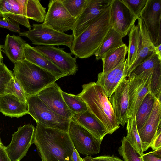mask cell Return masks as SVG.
Returning a JSON list of instances; mask_svg holds the SVG:
<instances>
[{
    "label": "cell",
    "instance_id": "ba28073f",
    "mask_svg": "<svg viewBox=\"0 0 161 161\" xmlns=\"http://www.w3.org/2000/svg\"><path fill=\"white\" fill-rule=\"evenodd\" d=\"M68 133L74 147L81 154L91 156L99 153L101 143L89 131L71 119Z\"/></svg>",
    "mask_w": 161,
    "mask_h": 161
},
{
    "label": "cell",
    "instance_id": "52a82bcc",
    "mask_svg": "<svg viewBox=\"0 0 161 161\" xmlns=\"http://www.w3.org/2000/svg\"><path fill=\"white\" fill-rule=\"evenodd\" d=\"M160 66L161 65H159L151 71L137 75L131 74L128 77V118L136 116L143 99L150 92V83L153 72Z\"/></svg>",
    "mask_w": 161,
    "mask_h": 161
},
{
    "label": "cell",
    "instance_id": "d4e9b609",
    "mask_svg": "<svg viewBox=\"0 0 161 161\" xmlns=\"http://www.w3.org/2000/svg\"><path fill=\"white\" fill-rule=\"evenodd\" d=\"M122 38L119 33L111 27L95 54L96 60L101 59L108 52L123 45Z\"/></svg>",
    "mask_w": 161,
    "mask_h": 161
},
{
    "label": "cell",
    "instance_id": "8d00e7d4",
    "mask_svg": "<svg viewBox=\"0 0 161 161\" xmlns=\"http://www.w3.org/2000/svg\"><path fill=\"white\" fill-rule=\"evenodd\" d=\"M0 27L16 33L21 32L19 24L5 15L0 14Z\"/></svg>",
    "mask_w": 161,
    "mask_h": 161
},
{
    "label": "cell",
    "instance_id": "ab89813d",
    "mask_svg": "<svg viewBox=\"0 0 161 161\" xmlns=\"http://www.w3.org/2000/svg\"><path fill=\"white\" fill-rule=\"evenodd\" d=\"M142 161H161V158L153 154L150 152L140 156Z\"/></svg>",
    "mask_w": 161,
    "mask_h": 161
},
{
    "label": "cell",
    "instance_id": "f1b7e54d",
    "mask_svg": "<svg viewBox=\"0 0 161 161\" xmlns=\"http://www.w3.org/2000/svg\"><path fill=\"white\" fill-rule=\"evenodd\" d=\"M136 116L129 118L127 121L126 139L138 154L141 156L143 154L142 147L137 129Z\"/></svg>",
    "mask_w": 161,
    "mask_h": 161
},
{
    "label": "cell",
    "instance_id": "7402d4cb",
    "mask_svg": "<svg viewBox=\"0 0 161 161\" xmlns=\"http://www.w3.org/2000/svg\"><path fill=\"white\" fill-rule=\"evenodd\" d=\"M24 53L25 59L50 72L59 79L67 76L48 58L28 43L25 45Z\"/></svg>",
    "mask_w": 161,
    "mask_h": 161
},
{
    "label": "cell",
    "instance_id": "4316f807",
    "mask_svg": "<svg viewBox=\"0 0 161 161\" xmlns=\"http://www.w3.org/2000/svg\"><path fill=\"white\" fill-rule=\"evenodd\" d=\"M128 36L129 45L127 58L128 70L136 59L139 47L140 35L137 25H133L128 34Z\"/></svg>",
    "mask_w": 161,
    "mask_h": 161
},
{
    "label": "cell",
    "instance_id": "d6a6232c",
    "mask_svg": "<svg viewBox=\"0 0 161 161\" xmlns=\"http://www.w3.org/2000/svg\"><path fill=\"white\" fill-rule=\"evenodd\" d=\"M70 14L76 19L86 7L89 0H61Z\"/></svg>",
    "mask_w": 161,
    "mask_h": 161
},
{
    "label": "cell",
    "instance_id": "b9f144b4",
    "mask_svg": "<svg viewBox=\"0 0 161 161\" xmlns=\"http://www.w3.org/2000/svg\"><path fill=\"white\" fill-rule=\"evenodd\" d=\"M72 161H81L82 158L80 157L78 151L73 146V151L71 157Z\"/></svg>",
    "mask_w": 161,
    "mask_h": 161
},
{
    "label": "cell",
    "instance_id": "e0dca14e",
    "mask_svg": "<svg viewBox=\"0 0 161 161\" xmlns=\"http://www.w3.org/2000/svg\"><path fill=\"white\" fill-rule=\"evenodd\" d=\"M108 99L118 123L124 126L128 119L129 99L127 78L122 80Z\"/></svg>",
    "mask_w": 161,
    "mask_h": 161
},
{
    "label": "cell",
    "instance_id": "30bf717a",
    "mask_svg": "<svg viewBox=\"0 0 161 161\" xmlns=\"http://www.w3.org/2000/svg\"><path fill=\"white\" fill-rule=\"evenodd\" d=\"M35 128L32 125H25L12 135L10 143L5 147L11 161H20L26 155L32 144Z\"/></svg>",
    "mask_w": 161,
    "mask_h": 161
},
{
    "label": "cell",
    "instance_id": "83f0119b",
    "mask_svg": "<svg viewBox=\"0 0 161 161\" xmlns=\"http://www.w3.org/2000/svg\"><path fill=\"white\" fill-rule=\"evenodd\" d=\"M155 98L150 92L147 94L140 106L136 115L138 130L144 125L152 110Z\"/></svg>",
    "mask_w": 161,
    "mask_h": 161
},
{
    "label": "cell",
    "instance_id": "ac0fdd59",
    "mask_svg": "<svg viewBox=\"0 0 161 161\" xmlns=\"http://www.w3.org/2000/svg\"><path fill=\"white\" fill-rule=\"evenodd\" d=\"M128 75L127 59L108 72H100L98 75L96 83L104 92L107 97H110L124 79Z\"/></svg>",
    "mask_w": 161,
    "mask_h": 161
},
{
    "label": "cell",
    "instance_id": "e575fe53",
    "mask_svg": "<svg viewBox=\"0 0 161 161\" xmlns=\"http://www.w3.org/2000/svg\"><path fill=\"white\" fill-rule=\"evenodd\" d=\"M123 3L135 15L137 19L140 18L148 0H122Z\"/></svg>",
    "mask_w": 161,
    "mask_h": 161
},
{
    "label": "cell",
    "instance_id": "603a6c76",
    "mask_svg": "<svg viewBox=\"0 0 161 161\" xmlns=\"http://www.w3.org/2000/svg\"><path fill=\"white\" fill-rule=\"evenodd\" d=\"M0 112L5 116L21 117L28 113L27 103L13 95L5 93L0 95Z\"/></svg>",
    "mask_w": 161,
    "mask_h": 161
},
{
    "label": "cell",
    "instance_id": "f35d334b",
    "mask_svg": "<svg viewBox=\"0 0 161 161\" xmlns=\"http://www.w3.org/2000/svg\"><path fill=\"white\" fill-rule=\"evenodd\" d=\"M150 147L153 151L161 148V129L158 132Z\"/></svg>",
    "mask_w": 161,
    "mask_h": 161
},
{
    "label": "cell",
    "instance_id": "8fae6325",
    "mask_svg": "<svg viewBox=\"0 0 161 161\" xmlns=\"http://www.w3.org/2000/svg\"><path fill=\"white\" fill-rule=\"evenodd\" d=\"M140 18L143 21L153 43L161 44V0H148Z\"/></svg>",
    "mask_w": 161,
    "mask_h": 161
},
{
    "label": "cell",
    "instance_id": "6da1fadb",
    "mask_svg": "<svg viewBox=\"0 0 161 161\" xmlns=\"http://www.w3.org/2000/svg\"><path fill=\"white\" fill-rule=\"evenodd\" d=\"M32 144L42 161H72L74 145L67 132L36 123Z\"/></svg>",
    "mask_w": 161,
    "mask_h": 161
},
{
    "label": "cell",
    "instance_id": "60d3db41",
    "mask_svg": "<svg viewBox=\"0 0 161 161\" xmlns=\"http://www.w3.org/2000/svg\"><path fill=\"white\" fill-rule=\"evenodd\" d=\"M4 145L0 148V161H11L6 152Z\"/></svg>",
    "mask_w": 161,
    "mask_h": 161
},
{
    "label": "cell",
    "instance_id": "1f68e13d",
    "mask_svg": "<svg viewBox=\"0 0 161 161\" xmlns=\"http://www.w3.org/2000/svg\"><path fill=\"white\" fill-rule=\"evenodd\" d=\"M118 152L125 161H142L140 156L124 136Z\"/></svg>",
    "mask_w": 161,
    "mask_h": 161
},
{
    "label": "cell",
    "instance_id": "9a60e30c",
    "mask_svg": "<svg viewBox=\"0 0 161 161\" xmlns=\"http://www.w3.org/2000/svg\"><path fill=\"white\" fill-rule=\"evenodd\" d=\"M112 0H89L76 19L72 30L74 39L78 36L111 4Z\"/></svg>",
    "mask_w": 161,
    "mask_h": 161
},
{
    "label": "cell",
    "instance_id": "2e32d148",
    "mask_svg": "<svg viewBox=\"0 0 161 161\" xmlns=\"http://www.w3.org/2000/svg\"><path fill=\"white\" fill-rule=\"evenodd\" d=\"M161 103L155 98L152 112L143 126L139 130L143 152L150 147L158 131L161 129Z\"/></svg>",
    "mask_w": 161,
    "mask_h": 161
},
{
    "label": "cell",
    "instance_id": "836d02e7",
    "mask_svg": "<svg viewBox=\"0 0 161 161\" xmlns=\"http://www.w3.org/2000/svg\"><path fill=\"white\" fill-rule=\"evenodd\" d=\"M5 93L13 95L22 102L27 103V97L24 89L14 76L7 84Z\"/></svg>",
    "mask_w": 161,
    "mask_h": 161
},
{
    "label": "cell",
    "instance_id": "5b68a950",
    "mask_svg": "<svg viewBox=\"0 0 161 161\" xmlns=\"http://www.w3.org/2000/svg\"><path fill=\"white\" fill-rule=\"evenodd\" d=\"M27 103L28 114L36 123L47 127L68 132L71 119L54 113L35 95L27 97Z\"/></svg>",
    "mask_w": 161,
    "mask_h": 161
},
{
    "label": "cell",
    "instance_id": "484cf974",
    "mask_svg": "<svg viewBox=\"0 0 161 161\" xmlns=\"http://www.w3.org/2000/svg\"><path fill=\"white\" fill-rule=\"evenodd\" d=\"M128 47L123 45L107 53L101 59L103 67V72L110 71L125 60Z\"/></svg>",
    "mask_w": 161,
    "mask_h": 161
},
{
    "label": "cell",
    "instance_id": "f546056e",
    "mask_svg": "<svg viewBox=\"0 0 161 161\" xmlns=\"http://www.w3.org/2000/svg\"><path fill=\"white\" fill-rule=\"evenodd\" d=\"M26 17L38 22L42 23L46 14V8L38 0H25Z\"/></svg>",
    "mask_w": 161,
    "mask_h": 161
},
{
    "label": "cell",
    "instance_id": "5bb4252c",
    "mask_svg": "<svg viewBox=\"0 0 161 161\" xmlns=\"http://www.w3.org/2000/svg\"><path fill=\"white\" fill-rule=\"evenodd\" d=\"M61 91L59 86L54 82L35 95L54 113L71 119L72 115L64 100Z\"/></svg>",
    "mask_w": 161,
    "mask_h": 161
},
{
    "label": "cell",
    "instance_id": "7a4b0ae2",
    "mask_svg": "<svg viewBox=\"0 0 161 161\" xmlns=\"http://www.w3.org/2000/svg\"><path fill=\"white\" fill-rule=\"evenodd\" d=\"M111 27L110 5L78 36L73 39L71 53L75 58H87L97 51Z\"/></svg>",
    "mask_w": 161,
    "mask_h": 161
},
{
    "label": "cell",
    "instance_id": "c3c4849f",
    "mask_svg": "<svg viewBox=\"0 0 161 161\" xmlns=\"http://www.w3.org/2000/svg\"><path fill=\"white\" fill-rule=\"evenodd\" d=\"M81 161H84L83 160V159L82 158Z\"/></svg>",
    "mask_w": 161,
    "mask_h": 161
},
{
    "label": "cell",
    "instance_id": "7c38bea8",
    "mask_svg": "<svg viewBox=\"0 0 161 161\" xmlns=\"http://www.w3.org/2000/svg\"><path fill=\"white\" fill-rule=\"evenodd\" d=\"M66 75H75L78 70L76 58L71 53L66 52L62 48L53 46H37L33 47Z\"/></svg>",
    "mask_w": 161,
    "mask_h": 161
},
{
    "label": "cell",
    "instance_id": "ffe728a7",
    "mask_svg": "<svg viewBox=\"0 0 161 161\" xmlns=\"http://www.w3.org/2000/svg\"><path fill=\"white\" fill-rule=\"evenodd\" d=\"M91 133L101 143L107 131L98 119L88 109L72 115L71 119Z\"/></svg>",
    "mask_w": 161,
    "mask_h": 161
},
{
    "label": "cell",
    "instance_id": "d6986e66",
    "mask_svg": "<svg viewBox=\"0 0 161 161\" xmlns=\"http://www.w3.org/2000/svg\"><path fill=\"white\" fill-rule=\"evenodd\" d=\"M0 14L5 15L31 29L29 19L25 15L24 0H0Z\"/></svg>",
    "mask_w": 161,
    "mask_h": 161
},
{
    "label": "cell",
    "instance_id": "bcb514c9",
    "mask_svg": "<svg viewBox=\"0 0 161 161\" xmlns=\"http://www.w3.org/2000/svg\"><path fill=\"white\" fill-rule=\"evenodd\" d=\"M3 59V57L2 56V53H1V45H0V64L3 62L2 60Z\"/></svg>",
    "mask_w": 161,
    "mask_h": 161
},
{
    "label": "cell",
    "instance_id": "3957f363",
    "mask_svg": "<svg viewBox=\"0 0 161 161\" xmlns=\"http://www.w3.org/2000/svg\"><path fill=\"white\" fill-rule=\"evenodd\" d=\"M82 90L77 95L86 103L88 109L98 119L111 134L119 127L111 104L102 87L95 82L82 86Z\"/></svg>",
    "mask_w": 161,
    "mask_h": 161
},
{
    "label": "cell",
    "instance_id": "ee69618b",
    "mask_svg": "<svg viewBox=\"0 0 161 161\" xmlns=\"http://www.w3.org/2000/svg\"><path fill=\"white\" fill-rule=\"evenodd\" d=\"M150 152L154 156L161 158V148Z\"/></svg>",
    "mask_w": 161,
    "mask_h": 161
},
{
    "label": "cell",
    "instance_id": "277c9868",
    "mask_svg": "<svg viewBox=\"0 0 161 161\" xmlns=\"http://www.w3.org/2000/svg\"><path fill=\"white\" fill-rule=\"evenodd\" d=\"M13 75L27 97L36 94L59 79L50 72L25 59L14 64Z\"/></svg>",
    "mask_w": 161,
    "mask_h": 161
},
{
    "label": "cell",
    "instance_id": "cb8c5ba5",
    "mask_svg": "<svg viewBox=\"0 0 161 161\" xmlns=\"http://www.w3.org/2000/svg\"><path fill=\"white\" fill-rule=\"evenodd\" d=\"M26 41L19 36L7 35L1 50L14 64L24 60V48Z\"/></svg>",
    "mask_w": 161,
    "mask_h": 161
},
{
    "label": "cell",
    "instance_id": "9c48e42d",
    "mask_svg": "<svg viewBox=\"0 0 161 161\" xmlns=\"http://www.w3.org/2000/svg\"><path fill=\"white\" fill-rule=\"evenodd\" d=\"M76 19L63 5L61 0H50L43 24L56 31L64 33L72 31Z\"/></svg>",
    "mask_w": 161,
    "mask_h": 161
},
{
    "label": "cell",
    "instance_id": "7bdbcfd3",
    "mask_svg": "<svg viewBox=\"0 0 161 161\" xmlns=\"http://www.w3.org/2000/svg\"><path fill=\"white\" fill-rule=\"evenodd\" d=\"M154 53L161 59V44L157 47H154Z\"/></svg>",
    "mask_w": 161,
    "mask_h": 161
},
{
    "label": "cell",
    "instance_id": "4dcf8cb0",
    "mask_svg": "<svg viewBox=\"0 0 161 161\" xmlns=\"http://www.w3.org/2000/svg\"><path fill=\"white\" fill-rule=\"evenodd\" d=\"M61 93L64 100L72 115L87 110L86 103L77 95L68 93L62 90Z\"/></svg>",
    "mask_w": 161,
    "mask_h": 161
},
{
    "label": "cell",
    "instance_id": "44dd1931",
    "mask_svg": "<svg viewBox=\"0 0 161 161\" xmlns=\"http://www.w3.org/2000/svg\"><path fill=\"white\" fill-rule=\"evenodd\" d=\"M137 19V25L140 35V45L136 58L128 70V77L137 65L147 60L155 53V46L151 41L143 21L140 18Z\"/></svg>",
    "mask_w": 161,
    "mask_h": 161
},
{
    "label": "cell",
    "instance_id": "7dc6e473",
    "mask_svg": "<svg viewBox=\"0 0 161 161\" xmlns=\"http://www.w3.org/2000/svg\"><path fill=\"white\" fill-rule=\"evenodd\" d=\"M3 146L4 145H3V143L2 142L1 139L0 137V148L1 147H3Z\"/></svg>",
    "mask_w": 161,
    "mask_h": 161
},
{
    "label": "cell",
    "instance_id": "4fadbf2b",
    "mask_svg": "<svg viewBox=\"0 0 161 161\" xmlns=\"http://www.w3.org/2000/svg\"><path fill=\"white\" fill-rule=\"evenodd\" d=\"M110 7L111 27L123 38L129 34L137 19L121 0H112Z\"/></svg>",
    "mask_w": 161,
    "mask_h": 161
},
{
    "label": "cell",
    "instance_id": "74e56055",
    "mask_svg": "<svg viewBox=\"0 0 161 161\" xmlns=\"http://www.w3.org/2000/svg\"><path fill=\"white\" fill-rule=\"evenodd\" d=\"M92 158L94 161H125L113 155L100 156Z\"/></svg>",
    "mask_w": 161,
    "mask_h": 161
},
{
    "label": "cell",
    "instance_id": "f6af8a7d",
    "mask_svg": "<svg viewBox=\"0 0 161 161\" xmlns=\"http://www.w3.org/2000/svg\"><path fill=\"white\" fill-rule=\"evenodd\" d=\"M84 161H94L92 157L90 156H87L83 159Z\"/></svg>",
    "mask_w": 161,
    "mask_h": 161
},
{
    "label": "cell",
    "instance_id": "8992f818",
    "mask_svg": "<svg viewBox=\"0 0 161 161\" xmlns=\"http://www.w3.org/2000/svg\"><path fill=\"white\" fill-rule=\"evenodd\" d=\"M32 29L21 32L19 36L28 38L35 45H64L70 50L74 39L72 34L56 31L42 24H33Z\"/></svg>",
    "mask_w": 161,
    "mask_h": 161
},
{
    "label": "cell",
    "instance_id": "d590c367",
    "mask_svg": "<svg viewBox=\"0 0 161 161\" xmlns=\"http://www.w3.org/2000/svg\"><path fill=\"white\" fill-rule=\"evenodd\" d=\"M14 77L12 71L3 63L0 64V95L5 93L6 85Z\"/></svg>",
    "mask_w": 161,
    "mask_h": 161
}]
</instances>
